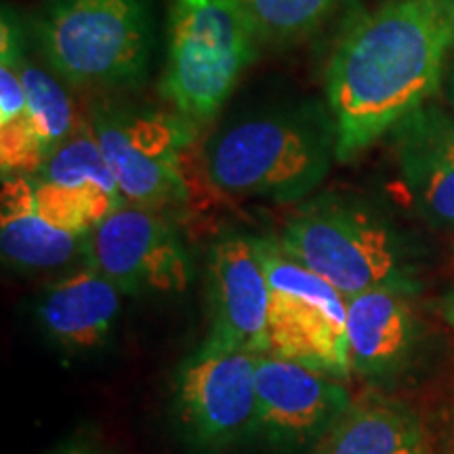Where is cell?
Returning a JSON list of instances; mask_svg holds the SVG:
<instances>
[{
  "label": "cell",
  "mask_w": 454,
  "mask_h": 454,
  "mask_svg": "<svg viewBox=\"0 0 454 454\" xmlns=\"http://www.w3.org/2000/svg\"><path fill=\"white\" fill-rule=\"evenodd\" d=\"M452 47L454 0H389L357 17L326 72L337 160H354L429 104Z\"/></svg>",
  "instance_id": "1"
},
{
  "label": "cell",
  "mask_w": 454,
  "mask_h": 454,
  "mask_svg": "<svg viewBox=\"0 0 454 454\" xmlns=\"http://www.w3.org/2000/svg\"><path fill=\"white\" fill-rule=\"evenodd\" d=\"M200 160L208 184L223 194L299 202L337 160V124L328 101L265 106L215 130Z\"/></svg>",
  "instance_id": "2"
},
{
  "label": "cell",
  "mask_w": 454,
  "mask_h": 454,
  "mask_svg": "<svg viewBox=\"0 0 454 454\" xmlns=\"http://www.w3.org/2000/svg\"><path fill=\"white\" fill-rule=\"evenodd\" d=\"M278 242L345 299L368 291L414 297L423 288L421 247L364 198L322 194L301 204Z\"/></svg>",
  "instance_id": "3"
},
{
  "label": "cell",
  "mask_w": 454,
  "mask_h": 454,
  "mask_svg": "<svg viewBox=\"0 0 454 454\" xmlns=\"http://www.w3.org/2000/svg\"><path fill=\"white\" fill-rule=\"evenodd\" d=\"M36 49L76 89H137L154 51L152 0H41L30 20Z\"/></svg>",
  "instance_id": "4"
},
{
  "label": "cell",
  "mask_w": 454,
  "mask_h": 454,
  "mask_svg": "<svg viewBox=\"0 0 454 454\" xmlns=\"http://www.w3.org/2000/svg\"><path fill=\"white\" fill-rule=\"evenodd\" d=\"M261 49L234 0H170L167 55L158 93L196 122H211Z\"/></svg>",
  "instance_id": "5"
},
{
  "label": "cell",
  "mask_w": 454,
  "mask_h": 454,
  "mask_svg": "<svg viewBox=\"0 0 454 454\" xmlns=\"http://www.w3.org/2000/svg\"><path fill=\"white\" fill-rule=\"evenodd\" d=\"M89 122L124 202L167 215L190 200L185 152L198 124L175 110L99 101Z\"/></svg>",
  "instance_id": "6"
},
{
  "label": "cell",
  "mask_w": 454,
  "mask_h": 454,
  "mask_svg": "<svg viewBox=\"0 0 454 454\" xmlns=\"http://www.w3.org/2000/svg\"><path fill=\"white\" fill-rule=\"evenodd\" d=\"M270 284L268 354L328 377L351 374L348 299L331 282L293 259L278 240L257 238Z\"/></svg>",
  "instance_id": "7"
},
{
  "label": "cell",
  "mask_w": 454,
  "mask_h": 454,
  "mask_svg": "<svg viewBox=\"0 0 454 454\" xmlns=\"http://www.w3.org/2000/svg\"><path fill=\"white\" fill-rule=\"evenodd\" d=\"M257 360L207 339L181 362L170 389V417L192 452L217 454L257 438Z\"/></svg>",
  "instance_id": "8"
},
{
  "label": "cell",
  "mask_w": 454,
  "mask_h": 454,
  "mask_svg": "<svg viewBox=\"0 0 454 454\" xmlns=\"http://www.w3.org/2000/svg\"><path fill=\"white\" fill-rule=\"evenodd\" d=\"M84 261L122 294H173L190 284L184 240L164 213L124 202L87 236Z\"/></svg>",
  "instance_id": "9"
},
{
  "label": "cell",
  "mask_w": 454,
  "mask_h": 454,
  "mask_svg": "<svg viewBox=\"0 0 454 454\" xmlns=\"http://www.w3.org/2000/svg\"><path fill=\"white\" fill-rule=\"evenodd\" d=\"M354 397L339 379L271 354L257 360V438L293 454L326 438Z\"/></svg>",
  "instance_id": "10"
},
{
  "label": "cell",
  "mask_w": 454,
  "mask_h": 454,
  "mask_svg": "<svg viewBox=\"0 0 454 454\" xmlns=\"http://www.w3.org/2000/svg\"><path fill=\"white\" fill-rule=\"evenodd\" d=\"M351 372L387 394L411 381L429 356V331L411 294L368 291L348 299Z\"/></svg>",
  "instance_id": "11"
},
{
  "label": "cell",
  "mask_w": 454,
  "mask_h": 454,
  "mask_svg": "<svg viewBox=\"0 0 454 454\" xmlns=\"http://www.w3.org/2000/svg\"><path fill=\"white\" fill-rule=\"evenodd\" d=\"M208 340L223 348L265 356L270 284L257 238L225 234L211 247L207 263Z\"/></svg>",
  "instance_id": "12"
},
{
  "label": "cell",
  "mask_w": 454,
  "mask_h": 454,
  "mask_svg": "<svg viewBox=\"0 0 454 454\" xmlns=\"http://www.w3.org/2000/svg\"><path fill=\"white\" fill-rule=\"evenodd\" d=\"M389 135L414 208L429 225L454 230V114L425 104Z\"/></svg>",
  "instance_id": "13"
},
{
  "label": "cell",
  "mask_w": 454,
  "mask_h": 454,
  "mask_svg": "<svg viewBox=\"0 0 454 454\" xmlns=\"http://www.w3.org/2000/svg\"><path fill=\"white\" fill-rule=\"evenodd\" d=\"M121 297L114 284L93 268L72 271L55 280L36 303L43 333L64 349H98L110 337L118 316Z\"/></svg>",
  "instance_id": "14"
},
{
  "label": "cell",
  "mask_w": 454,
  "mask_h": 454,
  "mask_svg": "<svg viewBox=\"0 0 454 454\" xmlns=\"http://www.w3.org/2000/svg\"><path fill=\"white\" fill-rule=\"evenodd\" d=\"M87 236L57 227L38 211L30 175L3 177L0 251L11 268L21 271L66 268L74 259L84 257Z\"/></svg>",
  "instance_id": "15"
},
{
  "label": "cell",
  "mask_w": 454,
  "mask_h": 454,
  "mask_svg": "<svg viewBox=\"0 0 454 454\" xmlns=\"http://www.w3.org/2000/svg\"><path fill=\"white\" fill-rule=\"evenodd\" d=\"M316 454H429L419 414L383 391L351 406L317 444Z\"/></svg>",
  "instance_id": "16"
},
{
  "label": "cell",
  "mask_w": 454,
  "mask_h": 454,
  "mask_svg": "<svg viewBox=\"0 0 454 454\" xmlns=\"http://www.w3.org/2000/svg\"><path fill=\"white\" fill-rule=\"evenodd\" d=\"M26 51V27L11 7L0 21V173L34 175L44 162V150L34 127L20 61Z\"/></svg>",
  "instance_id": "17"
},
{
  "label": "cell",
  "mask_w": 454,
  "mask_h": 454,
  "mask_svg": "<svg viewBox=\"0 0 454 454\" xmlns=\"http://www.w3.org/2000/svg\"><path fill=\"white\" fill-rule=\"evenodd\" d=\"M20 72L34 127H36L44 156L49 158L57 147L72 137L82 118L74 110L70 95L59 82V76L51 67L38 66L26 51L21 55Z\"/></svg>",
  "instance_id": "18"
},
{
  "label": "cell",
  "mask_w": 454,
  "mask_h": 454,
  "mask_svg": "<svg viewBox=\"0 0 454 454\" xmlns=\"http://www.w3.org/2000/svg\"><path fill=\"white\" fill-rule=\"evenodd\" d=\"M34 177L66 187H95L122 198L89 118H82L72 137L49 154Z\"/></svg>",
  "instance_id": "19"
},
{
  "label": "cell",
  "mask_w": 454,
  "mask_h": 454,
  "mask_svg": "<svg viewBox=\"0 0 454 454\" xmlns=\"http://www.w3.org/2000/svg\"><path fill=\"white\" fill-rule=\"evenodd\" d=\"M261 44H291L314 34L348 0H234Z\"/></svg>",
  "instance_id": "20"
},
{
  "label": "cell",
  "mask_w": 454,
  "mask_h": 454,
  "mask_svg": "<svg viewBox=\"0 0 454 454\" xmlns=\"http://www.w3.org/2000/svg\"><path fill=\"white\" fill-rule=\"evenodd\" d=\"M438 309H440V316L444 317L446 325L454 328V284L450 288H448L444 294H442Z\"/></svg>",
  "instance_id": "21"
},
{
  "label": "cell",
  "mask_w": 454,
  "mask_h": 454,
  "mask_svg": "<svg viewBox=\"0 0 454 454\" xmlns=\"http://www.w3.org/2000/svg\"><path fill=\"white\" fill-rule=\"evenodd\" d=\"M442 454H454V404L450 408V414H448L444 440H442Z\"/></svg>",
  "instance_id": "22"
},
{
  "label": "cell",
  "mask_w": 454,
  "mask_h": 454,
  "mask_svg": "<svg viewBox=\"0 0 454 454\" xmlns=\"http://www.w3.org/2000/svg\"><path fill=\"white\" fill-rule=\"evenodd\" d=\"M55 454H99L98 450H95V448H90V446H87V444H81V442H74V444H67V446H64L61 448V450H57Z\"/></svg>",
  "instance_id": "23"
},
{
  "label": "cell",
  "mask_w": 454,
  "mask_h": 454,
  "mask_svg": "<svg viewBox=\"0 0 454 454\" xmlns=\"http://www.w3.org/2000/svg\"><path fill=\"white\" fill-rule=\"evenodd\" d=\"M448 101H450V107H452V114H454V57L450 61V67H448Z\"/></svg>",
  "instance_id": "24"
}]
</instances>
